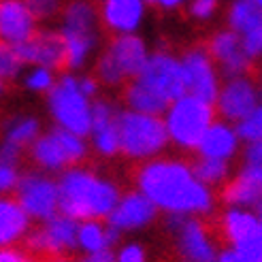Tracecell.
I'll return each instance as SVG.
<instances>
[{
    "instance_id": "1",
    "label": "cell",
    "mask_w": 262,
    "mask_h": 262,
    "mask_svg": "<svg viewBox=\"0 0 262 262\" xmlns=\"http://www.w3.org/2000/svg\"><path fill=\"white\" fill-rule=\"evenodd\" d=\"M141 194L175 215L205 213L213 205V196L205 183L194 177L192 168L175 160H156L137 175Z\"/></svg>"
},
{
    "instance_id": "2",
    "label": "cell",
    "mask_w": 262,
    "mask_h": 262,
    "mask_svg": "<svg viewBox=\"0 0 262 262\" xmlns=\"http://www.w3.org/2000/svg\"><path fill=\"white\" fill-rule=\"evenodd\" d=\"M120 201V192L111 181L90 171L64 173L58 183V209L71 220L107 217Z\"/></svg>"
},
{
    "instance_id": "3",
    "label": "cell",
    "mask_w": 262,
    "mask_h": 262,
    "mask_svg": "<svg viewBox=\"0 0 262 262\" xmlns=\"http://www.w3.org/2000/svg\"><path fill=\"white\" fill-rule=\"evenodd\" d=\"M98 13L94 0H67L60 11V30L64 43V67L81 71L98 47Z\"/></svg>"
},
{
    "instance_id": "4",
    "label": "cell",
    "mask_w": 262,
    "mask_h": 262,
    "mask_svg": "<svg viewBox=\"0 0 262 262\" xmlns=\"http://www.w3.org/2000/svg\"><path fill=\"white\" fill-rule=\"evenodd\" d=\"M149 49L139 34H117L107 43L96 60V81L104 85H124L141 73Z\"/></svg>"
},
{
    "instance_id": "5",
    "label": "cell",
    "mask_w": 262,
    "mask_h": 262,
    "mask_svg": "<svg viewBox=\"0 0 262 262\" xmlns=\"http://www.w3.org/2000/svg\"><path fill=\"white\" fill-rule=\"evenodd\" d=\"M164 128L179 147H199L207 128L213 124V104L190 94H181L166 107Z\"/></svg>"
},
{
    "instance_id": "6",
    "label": "cell",
    "mask_w": 262,
    "mask_h": 262,
    "mask_svg": "<svg viewBox=\"0 0 262 262\" xmlns=\"http://www.w3.org/2000/svg\"><path fill=\"white\" fill-rule=\"evenodd\" d=\"M49 94V111L60 128L69 130L77 137L90 135L92 126V98H88L79 90L75 75H62L51 85Z\"/></svg>"
},
{
    "instance_id": "7",
    "label": "cell",
    "mask_w": 262,
    "mask_h": 262,
    "mask_svg": "<svg viewBox=\"0 0 262 262\" xmlns=\"http://www.w3.org/2000/svg\"><path fill=\"white\" fill-rule=\"evenodd\" d=\"M117 135L120 149L130 158H149L164 149L168 135L158 115L120 111L117 113Z\"/></svg>"
},
{
    "instance_id": "8",
    "label": "cell",
    "mask_w": 262,
    "mask_h": 262,
    "mask_svg": "<svg viewBox=\"0 0 262 262\" xmlns=\"http://www.w3.org/2000/svg\"><path fill=\"white\" fill-rule=\"evenodd\" d=\"M135 79L168 104L181 94H186L179 58H175L171 51H154V54H149L145 67L141 69Z\"/></svg>"
},
{
    "instance_id": "9",
    "label": "cell",
    "mask_w": 262,
    "mask_h": 262,
    "mask_svg": "<svg viewBox=\"0 0 262 262\" xmlns=\"http://www.w3.org/2000/svg\"><path fill=\"white\" fill-rule=\"evenodd\" d=\"M179 67L183 75L186 94L213 104L222 83H220V71L215 69L207 47H201V45L190 47L179 58Z\"/></svg>"
},
{
    "instance_id": "10",
    "label": "cell",
    "mask_w": 262,
    "mask_h": 262,
    "mask_svg": "<svg viewBox=\"0 0 262 262\" xmlns=\"http://www.w3.org/2000/svg\"><path fill=\"white\" fill-rule=\"evenodd\" d=\"M88 147L81 137H77L64 128L51 130L49 135L34 141L32 156L34 160L49 168V171H60L62 166L75 164L85 158Z\"/></svg>"
},
{
    "instance_id": "11",
    "label": "cell",
    "mask_w": 262,
    "mask_h": 262,
    "mask_svg": "<svg viewBox=\"0 0 262 262\" xmlns=\"http://www.w3.org/2000/svg\"><path fill=\"white\" fill-rule=\"evenodd\" d=\"M224 230L243 262H262V224L254 213L230 209L224 215Z\"/></svg>"
},
{
    "instance_id": "12",
    "label": "cell",
    "mask_w": 262,
    "mask_h": 262,
    "mask_svg": "<svg viewBox=\"0 0 262 262\" xmlns=\"http://www.w3.org/2000/svg\"><path fill=\"white\" fill-rule=\"evenodd\" d=\"M260 92L252 77H230V79L220 85L217 96L213 102H217V111L230 122H239L245 115H250L260 107Z\"/></svg>"
},
{
    "instance_id": "13",
    "label": "cell",
    "mask_w": 262,
    "mask_h": 262,
    "mask_svg": "<svg viewBox=\"0 0 262 262\" xmlns=\"http://www.w3.org/2000/svg\"><path fill=\"white\" fill-rule=\"evenodd\" d=\"M228 30L239 34L245 54L256 60L262 51V5L254 0H232L228 7Z\"/></svg>"
},
{
    "instance_id": "14",
    "label": "cell",
    "mask_w": 262,
    "mask_h": 262,
    "mask_svg": "<svg viewBox=\"0 0 262 262\" xmlns=\"http://www.w3.org/2000/svg\"><path fill=\"white\" fill-rule=\"evenodd\" d=\"M17 203L26 215L49 220L58 209V186L43 175H26L17 181Z\"/></svg>"
},
{
    "instance_id": "15",
    "label": "cell",
    "mask_w": 262,
    "mask_h": 262,
    "mask_svg": "<svg viewBox=\"0 0 262 262\" xmlns=\"http://www.w3.org/2000/svg\"><path fill=\"white\" fill-rule=\"evenodd\" d=\"M98 21L113 36L137 34L147 15V5L143 0H98Z\"/></svg>"
},
{
    "instance_id": "16",
    "label": "cell",
    "mask_w": 262,
    "mask_h": 262,
    "mask_svg": "<svg viewBox=\"0 0 262 262\" xmlns=\"http://www.w3.org/2000/svg\"><path fill=\"white\" fill-rule=\"evenodd\" d=\"M207 51H209V56H211L215 69L224 73L228 79L230 77L247 75V71L252 69V62H254L245 54L239 34H234L228 28L220 30L211 36V41L207 45Z\"/></svg>"
},
{
    "instance_id": "17",
    "label": "cell",
    "mask_w": 262,
    "mask_h": 262,
    "mask_svg": "<svg viewBox=\"0 0 262 262\" xmlns=\"http://www.w3.org/2000/svg\"><path fill=\"white\" fill-rule=\"evenodd\" d=\"M24 64L58 71L64 67V43L56 30H36L28 41L15 47Z\"/></svg>"
},
{
    "instance_id": "18",
    "label": "cell",
    "mask_w": 262,
    "mask_h": 262,
    "mask_svg": "<svg viewBox=\"0 0 262 262\" xmlns=\"http://www.w3.org/2000/svg\"><path fill=\"white\" fill-rule=\"evenodd\" d=\"M38 30V21L24 0H0V41L17 47Z\"/></svg>"
},
{
    "instance_id": "19",
    "label": "cell",
    "mask_w": 262,
    "mask_h": 262,
    "mask_svg": "<svg viewBox=\"0 0 262 262\" xmlns=\"http://www.w3.org/2000/svg\"><path fill=\"white\" fill-rule=\"evenodd\" d=\"M156 209L158 207L145 194L130 192L122 201H117V205L113 207V211L107 217H109L111 228L115 230H135V228H143L145 224H149L156 215Z\"/></svg>"
},
{
    "instance_id": "20",
    "label": "cell",
    "mask_w": 262,
    "mask_h": 262,
    "mask_svg": "<svg viewBox=\"0 0 262 262\" xmlns=\"http://www.w3.org/2000/svg\"><path fill=\"white\" fill-rule=\"evenodd\" d=\"M30 247L47 254H60L67 252L77 243V224L75 220L67 215H54L49 217L47 226L36 230L30 237Z\"/></svg>"
},
{
    "instance_id": "21",
    "label": "cell",
    "mask_w": 262,
    "mask_h": 262,
    "mask_svg": "<svg viewBox=\"0 0 262 262\" xmlns=\"http://www.w3.org/2000/svg\"><path fill=\"white\" fill-rule=\"evenodd\" d=\"M117 111L109 100L92 102V126L90 135L102 156H113L120 151V135H117Z\"/></svg>"
},
{
    "instance_id": "22",
    "label": "cell",
    "mask_w": 262,
    "mask_h": 262,
    "mask_svg": "<svg viewBox=\"0 0 262 262\" xmlns=\"http://www.w3.org/2000/svg\"><path fill=\"white\" fill-rule=\"evenodd\" d=\"M179 245H181V254L190 262H215L217 260L215 247L209 241L205 226L196 220L179 222Z\"/></svg>"
},
{
    "instance_id": "23",
    "label": "cell",
    "mask_w": 262,
    "mask_h": 262,
    "mask_svg": "<svg viewBox=\"0 0 262 262\" xmlns=\"http://www.w3.org/2000/svg\"><path fill=\"white\" fill-rule=\"evenodd\" d=\"M262 168L260 164H247L239 177L224 190V199L234 207H254L260 203Z\"/></svg>"
},
{
    "instance_id": "24",
    "label": "cell",
    "mask_w": 262,
    "mask_h": 262,
    "mask_svg": "<svg viewBox=\"0 0 262 262\" xmlns=\"http://www.w3.org/2000/svg\"><path fill=\"white\" fill-rule=\"evenodd\" d=\"M237 135L234 128L222 122H213L207 128V133L203 135L199 143V151L203 154V158H215V160H228L230 156L237 151Z\"/></svg>"
},
{
    "instance_id": "25",
    "label": "cell",
    "mask_w": 262,
    "mask_h": 262,
    "mask_svg": "<svg viewBox=\"0 0 262 262\" xmlns=\"http://www.w3.org/2000/svg\"><path fill=\"white\" fill-rule=\"evenodd\" d=\"M28 228V215L15 201L0 199V247L17 241Z\"/></svg>"
},
{
    "instance_id": "26",
    "label": "cell",
    "mask_w": 262,
    "mask_h": 262,
    "mask_svg": "<svg viewBox=\"0 0 262 262\" xmlns=\"http://www.w3.org/2000/svg\"><path fill=\"white\" fill-rule=\"evenodd\" d=\"M124 100L128 104L130 111L137 113H147V115H160L166 111L168 102H164L162 98H158L151 90H147L143 83H139L137 79H130L126 83L124 90Z\"/></svg>"
},
{
    "instance_id": "27",
    "label": "cell",
    "mask_w": 262,
    "mask_h": 262,
    "mask_svg": "<svg viewBox=\"0 0 262 262\" xmlns=\"http://www.w3.org/2000/svg\"><path fill=\"white\" fill-rule=\"evenodd\" d=\"M38 120L34 117H15L9 126H7V141L5 143H11L15 147H21V145H28V143H34L36 137H38Z\"/></svg>"
},
{
    "instance_id": "28",
    "label": "cell",
    "mask_w": 262,
    "mask_h": 262,
    "mask_svg": "<svg viewBox=\"0 0 262 262\" xmlns=\"http://www.w3.org/2000/svg\"><path fill=\"white\" fill-rule=\"evenodd\" d=\"M77 241L83 250H88L90 254H96L107 250V234H104V228L96 222H85L83 226H77Z\"/></svg>"
},
{
    "instance_id": "29",
    "label": "cell",
    "mask_w": 262,
    "mask_h": 262,
    "mask_svg": "<svg viewBox=\"0 0 262 262\" xmlns=\"http://www.w3.org/2000/svg\"><path fill=\"white\" fill-rule=\"evenodd\" d=\"M24 67L26 64L21 62L17 49L9 43L0 41V81L7 83V81L17 79L24 71Z\"/></svg>"
},
{
    "instance_id": "30",
    "label": "cell",
    "mask_w": 262,
    "mask_h": 262,
    "mask_svg": "<svg viewBox=\"0 0 262 262\" xmlns=\"http://www.w3.org/2000/svg\"><path fill=\"white\" fill-rule=\"evenodd\" d=\"M194 177L201 183H220L228 173V164L226 160H215V158H203L199 164L192 168Z\"/></svg>"
},
{
    "instance_id": "31",
    "label": "cell",
    "mask_w": 262,
    "mask_h": 262,
    "mask_svg": "<svg viewBox=\"0 0 262 262\" xmlns=\"http://www.w3.org/2000/svg\"><path fill=\"white\" fill-rule=\"evenodd\" d=\"M234 135H237V139H243L247 143H260V137H262V111H260V107L237 122Z\"/></svg>"
},
{
    "instance_id": "32",
    "label": "cell",
    "mask_w": 262,
    "mask_h": 262,
    "mask_svg": "<svg viewBox=\"0 0 262 262\" xmlns=\"http://www.w3.org/2000/svg\"><path fill=\"white\" fill-rule=\"evenodd\" d=\"M26 7L30 9L36 21H47L60 15V11L67 0H24Z\"/></svg>"
},
{
    "instance_id": "33",
    "label": "cell",
    "mask_w": 262,
    "mask_h": 262,
    "mask_svg": "<svg viewBox=\"0 0 262 262\" xmlns=\"http://www.w3.org/2000/svg\"><path fill=\"white\" fill-rule=\"evenodd\" d=\"M54 83H56V75L49 69L30 67V71L26 73V88L32 92H49Z\"/></svg>"
},
{
    "instance_id": "34",
    "label": "cell",
    "mask_w": 262,
    "mask_h": 262,
    "mask_svg": "<svg viewBox=\"0 0 262 262\" xmlns=\"http://www.w3.org/2000/svg\"><path fill=\"white\" fill-rule=\"evenodd\" d=\"M217 7H220V0H190L188 11L194 19L207 21L217 13Z\"/></svg>"
},
{
    "instance_id": "35",
    "label": "cell",
    "mask_w": 262,
    "mask_h": 262,
    "mask_svg": "<svg viewBox=\"0 0 262 262\" xmlns=\"http://www.w3.org/2000/svg\"><path fill=\"white\" fill-rule=\"evenodd\" d=\"M19 175L15 171V164H3L0 162V192H9L17 186Z\"/></svg>"
},
{
    "instance_id": "36",
    "label": "cell",
    "mask_w": 262,
    "mask_h": 262,
    "mask_svg": "<svg viewBox=\"0 0 262 262\" xmlns=\"http://www.w3.org/2000/svg\"><path fill=\"white\" fill-rule=\"evenodd\" d=\"M117 262H145V252H143L141 245H137V243L126 245L124 250L120 252Z\"/></svg>"
},
{
    "instance_id": "37",
    "label": "cell",
    "mask_w": 262,
    "mask_h": 262,
    "mask_svg": "<svg viewBox=\"0 0 262 262\" xmlns=\"http://www.w3.org/2000/svg\"><path fill=\"white\" fill-rule=\"evenodd\" d=\"M77 83H79V90L83 92L88 98L96 96V92H98V81H96V77H90V75L77 77Z\"/></svg>"
},
{
    "instance_id": "38",
    "label": "cell",
    "mask_w": 262,
    "mask_h": 262,
    "mask_svg": "<svg viewBox=\"0 0 262 262\" xmlns=\"http://www.w3.org/2000/svg\"><path fill=\"white\" fill-rule=\"evenodd\" d=\"M19 160V147L11 145V143H5L0 147V162L3 164H15Z\"/></svg>"
},
{
    "instance_id": "39",
    "label": "cell",
    "mask_w": 262,
    "mask_h": 262,
    "mask_svg": "<svg viewBox=\"0 0 262 262\" xmlns=\"http://www.w3.org/2000/svg\"><path fill=\"white\" fill-rule=\"evenodd\" d=\"M0 262H32V260L15 250H0Z\"/></svg>"
},
{
    "instance_id": "40",
    "label": "cell",
    "mask_w": 262,
    "mask_h": 262,
    "mask_svg": "<svg viewBox=\"0 0 262 262\" xmlns=\"http://www.w3.org/2000/svg\"><path fill=\"white\" fill-rule=\"evenodd\" d=\"M260 156H262V145L260 143H250V149H247V164H260Z\"/></svg>"
},
{
    "instance_id": "41",
    "label": "cell",
    "mask_w": 262,
    "mask_h": 262,
    "mask_svg": "<svg viewBox=\"0 0 262 262\" xmlns=\"http://www.w3.org/2000/svg\"><path fill=\"white\" fill-rule=\"evenodd\" d=\"M154 5H158V7L164 9V11H177V9H181V7H186L188 0H156Z\"/></svg>"
},
{
    "instance_id": "42",
    "label": "cell",
    "mask_w": 262,
    "mask_h": 262,
    "mask_svg": "<svg viewBox=\"0 0 262 262\" xmlns=\"http://www.w3.org/2000/svg\"><path fill=\"white\" fill-rule=\"evenodd\" d=\"M85 262H115L113 254L109 250H102V252H96V254H92Z\"/></svg>"
},
{
    "instance_id": "43",
    "label": "cell",
    "mask_w": 262,
    "mask_h": 262,
    "mask_svg": "<svg viewBox=\"0 0 262 262\" xmlns=\"http://www.w3.org/2000/svg\"><path fill=\"white\" fill-rule=\"evenodd\" d=\"M215 262H243V258L234 252V250H226V252H222L220 256H217V260Z\"/></svg>"
},
{
    "instance_id": "44",
    "label": "cell",
    "mask_w": 262,
    "mask_h": 262,
    "mask_svg": "<svg viewBox=\"0 0 262 262\" xmlns=\"http://www.w3.org/2000/svg\"><path fill=\"white\" fill-rule=\"evenodd\" d=\"M3 92H5V83L0 81V96H3Z\"/></svg>"
},
{
    "instance_id": "45",
    "label": "cell",
    "mask_w": 262,
    "mask_h": 262,
    "mask_svg": "<svg viewBox=\"0 0 262 262\" xmlns=\"http://www.w3.org/2000/svg\"><path fill=\"white\" fill-rule=\"evenodd\" d=\"M143 3H145V5H154V3H156V0H143Z\"/></svg>"
},
{
    "instance_id": "46",
    "label": "cell",
    "mask_w": 262,
    "mask_h": 262,
    "mask_svg": "<svg viewBox=\"0 0 262 262\" xmlns=\"http://www.w3.org/2000/svg\"><path fill=\"white\" fill-rule=\"evenodd\" d=\"M254 3H258V5H262V0H254Z\"/></svg>"
},
{
    "instance_id": "47",
    "label": "cell",
    "mask_w": 262,
    "mask_h": 262,
    "mask_svg": "<svg viewBox=\"0 0 262 262\" xmlns=\"http://www.w3.org/2000/svg\"><path fill=\"white\" fill-rule=\"evenodd\" d=\"M58 262H64V260H58Z\"/></svg>"
}]
</instances>
